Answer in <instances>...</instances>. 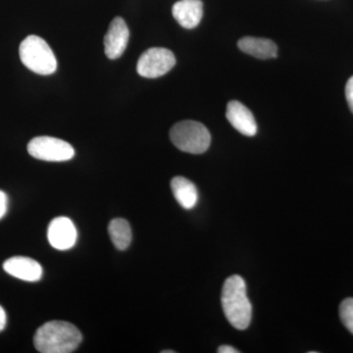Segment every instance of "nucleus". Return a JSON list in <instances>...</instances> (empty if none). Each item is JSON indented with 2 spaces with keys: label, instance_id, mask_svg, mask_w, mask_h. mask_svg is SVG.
Returning <instances> with one entry per match:
<instances>
[{
  "label": "nucleus",
  "instance_id": "nucleus-1",
  "mask_svg": "<svg viewBox=\"0 0 353 353\" xmlns=\"http://www.w3.org/2000/svg\"><path fill=\"white\" fill-rule=\"evenodd\" d=\"M83 341L76 326L69 322L50 321L37 330L34 336L36 350L41 353H71Z\"/></svg>",
  "mask_w": 353,
  "mask_h": 353
},
{
  "label": "nucleus",
  "instance_id": "nucleus-2",
  "mask_svg": "<svg viewBox=\"0 0 353 353\" xmlns=\"http://www.w3.org/2000/svg\"><path fill=\"white\" fill-rule=\"evenodd\" d=\"M223 310L230 324L236 330H245L252 321V303L246 294L245 280L239 275L231 276L223 285Z\"/></svg>",
  "mask_w": 353,
  "mask_h": 353
},
{
  "label": "nucleus",
  "instance_id": "nucleus-3",
  "mask_svg": "<svg viewBox=\"0 0 353 353\" xmlns=\"http://www.w3.org/2000/svg\"><path fill=\"white\" fill-rule=\"evenodd\" d=\"M22 63L39 75L48 76L57 69V57L48 43L38 36L27 37L20 44Z\"/></svg>",
  "mask_w": 353,
  "mask_h": 353
},
{
  "label": "nucleus",
  "instance_id": "nucleus-4",
  "mask_svg": "<svg viewBox=\"0 0 353 353\" xmlns=\"http://www.w3.org/2000/svg\"><path fill=\"white\" fill-rule=\"evenodd\" d=\"M170 139L181 152L201 154L208 150L211 136L208 128L196 121L185 120L172 127Z\"/></svg>",
  "mask_w": 353,
  "mask_h": 353
},
{
  "label": "nucleus",
  "instance_id": "nucleus-5",
  "mask_svg": "<svg viewBox=\"0 0 353 353\" xmlns=\"http://www.w3.org/2000/svg\"><path fill=\"white\" fill-rule=\"evenodd\" d=\"M31 157L48 162H64L75 157L73 146L62 139L52 137H37L28 143Z\"/></svg>",
  "mask_w": 353,
  "mask_h": 353
},
{
  "label": "nucleus",
  "instance_id": "nucleus-6",
  "mask_svg": "<svg viewBox=\"0 0 353 353\" xmlns=\"http://www.w3.org/2000/svg\"><path fill=\"white\" fill-rule=\"evenodd\" d=\"M175 64V55L171 50L163 48H152L141 55L137 65V71L143 78H159L168 73Z\"/></svg>",
  "mask_w": 353,
  "mask_h": 353
},
{
  "label": "nucleus",
  "instance_id": "nucleus-7",
  "mask_svg": "<svg viewBox=\"0 0 353 353\" xmlns=\"http://www.w3.org/2000/svg\"><path fill=\"white\" fill-rule=\"evenodd\" d=\"M48 241L58 250H68L76 245L78 232L69 218L60 216L51 221L48 230Z\"/></svg>",
  "mask_w": 353,
  "mask_h": 353
},
{
  "label": "nucleus",
  "instance_id": "nucleus-8",
  "mask_svg": "<svg viewBox=\"0 0 353 353\" xmlns=\"http://www.w3.org/2000/svg\"><path fill=\"white\" fill-rule=\"evenodd\" d=\"M129 38V28L124 19L121 17L114 18L104 37V51L106 57L112 60L122 57L126 50Z\"/></svg>",
  "mask_w": 353,
  "mask_h": 353
},
{
  "label": "nucleus",
  "instance_id": "nucleus-9",
  "mask_svg": "<svg viewBox=\"0 0 353 353\" xmlns=\"http://www.w3.org/2000/svg\"><path fill=\"white\" fill-rule=\"evenodd\" d=\"M4 271L26 282H38L43 277V267L36 260L25 256H14L3 263Z\"/></svg>",
  "mask_w": 353,
  "mask_h": 353
},
{
  "label": "nucleus",
  "instance_id": "nucleus-10",
  "mask_svg": "<svg viewBox=\"0 0 353 353\" xmlns=\"http://www.w3.org/2000/svg\"><path fill=\"white\" fill-rule=\"evenodd\" d=\"M226 117L232 125L246 137H253L257 132V124L254 116L245 105L240 101H230L227 105Z\"/></svg>",
  "mask_w": 353,
  "mask_h": 353
},
{
  "label": "nucleus",
  "instance_id": "nucleus-11",
  "mask_svg": "<svg viewBox=\"0 0 353 353\" xmlns=\"http://www.w3.org/2000/svg\"><path fill=\"white\" fill-rule=\"evenodd\" d=\"M172 14L183 28L194 29L203 16V3L201 0H180L174 4Z\"/></svg>",
  "mask_w": 353,
  "mask_h": 353
},
{
  "label": "nucleus",
  "instance_id": "nucleus-12",
  "mask_svg": "<svg viewBox=\"0 0 353 353\" xmlns=\"http://www.w3.org/2000/svg\"><path fill=\"white\" fill-rule=\"evenodd\" d=\"M239 48L246 54L266 60L277 57L278 48L271 39L245 37L238 43Z\"/></svg>",
  "mask_w": 353,
  "mask_h": 353
},
{
  "label": "nucleus",
  "instance_id": "nucleus-13",
  "mask_svg": "<svg viewBox=\"0 0 353 353\" xmlns=\"http://www.w3.org/2000/svg\"><path fill=\"white\" fill-rule=\"evenodd\" d=\"M171 190L176 202L185 209H192L199 201V192L194 183L183 176H175L171 181Z\"/></svg>",
  "mask_w": 353,
  "mask_h": 353
},
{
  "label": "nucleus",
  "instance_id": "nucleus-14",
  "mask_svg": "<svg viewBox=\"0 0 353 353\" xmlns=\"http://www.w3.org/2000/svg\"><path fill=\"white\" fill-rule=\"evenodd\" d=\"M109 236L117 250H125L132 243V229L129 222L122 218L111 221L108 226Z\"/></svg>",
  "mask_w": 353,
  "mask_h": 353
},
{
  "label": "nucleus",
  "instance_id": "nucleus-15",
  "mask_svg": "<svg viewBox=\"0 0 353 353\" xmlns=\"http://www.w3.org/2000/svg\"><path fill=\"white\" fill-rule=\"evenodd\" d=\"M340 316L341 322L345 328L353 334V299H345L340 306Z\"/></svg>",
  "mask_w": 353,
  "mask_h": 353
},
{
  "label": "nucleus",
  "instance_id": "nucleus-16",
  "mask_svg": "<svg viewBox=\"0 0 353 353\" xmlns=\"http://www.w3.org/2000/svg\"><path fill=\"white\" fill-rule=\"evenodd\" d=\"M345 97L348 106L353 113V76L347 81V87H345Z\"/></svg>",
  "mask_w": 353,
  "mask_h": 353
},
{
  "label": "nucleus",
  "instance_id": "nucleus-17",
  "mask_svg": "<svg viewBox=\"0 0 353 353\" xmlns=\"http://www.w3.org/2000/svg\"><path fill=\"white\" fill-rule=\"evenodd\" d=\"M8 209V196L6 192L0 190V220L6 216Z\"/></svg>",
  "mask_w": 353,
  "mask_h": 353
},
{
  "label": "nucleus",
  "instance_id": "nucleus-18",
  "mask_svg": "<svg viewBox=\"0 0 353 353\" xmlns=\"http://www.w3.org/2000/svg\"><path fill=\"white\" fill-rule=\"evenodd\" d=\"M7 323V316L6 310H4L3 307L0 305V332L3 331L6 329Z\"/></svg>",
  "mask_w": 353,
  "mask_h": 353
},
{
  "label": "nucleus",
  "instance_id": "nucleus-19",
  "mask_svg": "<svg viewBox=\"0 0 353 353\" xmlns=\"http://www.w3.org/2000/svg\"><path fill=\"white\" fill-rule=\"evenodd\" d=\"M219 353H239L238 350L236 348H234L233 347H230V345H222V347H220L218 348L217 350Z\"/></svg>",
  "mask_w": 353,
  "mask_h": 353
},
{
  "label": "nucleus",
  "instance_id": "nucleus-20",
  "mask_svg": "<svg viewBox=\"0 0 353 353\" xmlns=\"http://www.w3.org/2000/svg\"><path fill=\"white\" fill-rule=\"evenodd\" d=\"M162 353H175L174 350H163V352H161Z\"/></svg>",
  "mask_w": 353,
  "mask_h": 353
}]
</instances>
